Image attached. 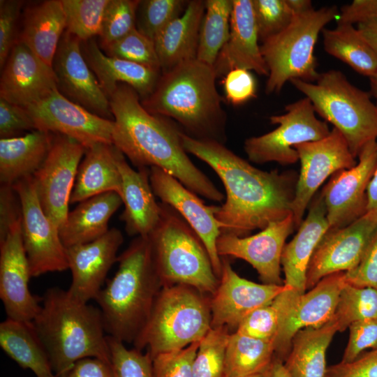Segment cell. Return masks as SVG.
<instances>
[{"label": "cell", "mask_w": 377, "mask_h": 377, "mask_svg": "<svg viewBox=\"0 0 377 377\" xmlns=\"http://www.w3.org/2000/svg\"><path fill=\"white\" fill-rule=\"evenodd\" d=\"M117 152V147L107 143H98L86 149L77 170L70 204L108 192H116L121 198Z\"/></svg>", "instance_id": "4dcf8cb0"}, {"label": "cell", "mask_w": 377, "mask_h": 377, "mask_svg": "<svg viewBox=\"0 0 377 377\" xmlns=\"http://www.w3.org/2000/svg\"><path fill=\"white\" fill-rule=\"evenodd\" d=\"M370 79V94L376 99L377 105V75Z\"/></svg>", "instance_id": "be15d7a7"}, {"label": "cell", "mask_w": 377, "mask_h": 377, "mask_svg": "<svg viewBox=\"0 0 377 377\" xmlns=\"http://www.w3.org/2000/svg\"><path fill=\"white\" fill-rule=\"evenodd\" d=\"M226 98L233 105H240L256 96V82L251 71L237 68L223 77Z\"/></svg>", "instance_id": "f5cc1de1"}, {"label": "cell", "mask_w": 377, "mask_h": 377, "mask_svg": "<svg viewBox=\"0 0 377 377\" xmlns=\"http://www.w3.org/2000/svg\"><path fill=\"white\" fill-rule=\"evenodd\" d=\"M345 278L348 284L377 289V233L360 263L345 272Z\"/></svg>", "instance_id": "11a10c76"}, {"label": "cell", "mask_w": 377, "mask_h": 377, "mask_svg": "<svg viewBox=\"0 0 377 377\" xmlns=\"http://www.w3.org/2000/svg\"><path fill=\"white\" fill-rule=\"evenodd\" d=\"M302 294L286 286V288L271 303L249 313L240 323L235 332L255 339L274 341L283 318L294 307Z\"/></svg>", "instance_id": "74e56055"}, {"label": "cell", "mask_w": 377, "mask_h": 377, "mask_svg": "<svg viewBox=\"0 0 377 377\" xmlns=\"http://www.w3.org/2000/svg\"><path fill=\"white\" fill-rule=\"evenodd\" d=\"M36 130L71 138L86 149L98 143L112 144L114 121L99 117L70 101L57 88L25 108Z\"/></svg>", "instance_id": "9a60e30c"}, {"label": "cell", "mask_w": 377, "mask_h": 377, "mask_svg": "<svg viewBox=\"0 0 377 377\" xmlns=\"http://www.w3.org/2000/svg\"><path fill=\"white\" fill-rule=\"evenodd\" d=\"M117 162L121 177V199L124 205L121 220L128 235L147 237L160 218V205L151 186L149 168L135 170L119 149Z\"/></svg>", "instance_id": "484cf974"}, {"label": "cell", "mask_w": 377, "mask_h": 377, "mask_svg": "<svg viewBox=\"0 0 377 377\" xmlns=\"http://www.w3.org/2000/svg\"><path fill=\"white\" fill-rule=\"evenodd\" d=\"M258 41L252 0H232L229 36L213 66L217 77L237 68L267 77L269 70Z\"/></svg>", "instance_id": "d4e9b609"}, {"label": "cell", "mask_w": 377, "mask_h": 377, "mask_svg": "<svg viewBox=\"0 0 377 377\" xmlns=\"http://www.w3.org/2000/svg\"><path fill=\"white\" fill-rule=\"evenodd\" d=\"M328 228L326 207L319 192L310 202L307 216L297 228L296 235L283 248L281 267L285 275L284 285L302 293L306 292V275L309 262Z\"/></svg>", "instance_id": "4316f807"}, {"label": "cell", "mask_w": 377, "mask_h": 377, "mask_svg": "<svg viewBox=\"0 0 377 377\" xmlns=\"http://www.w3.org/2000/svg\"><path fill=\"white\" fill-rule=\"evenodd\" d=\"M24 1H0V66L2 68L18 40V22Z\"/></svg>", "instance_id": "681fc988"}, {"label": "cell", "mask_w": 377, "mask_h": 377, "mask_svg": "<svg viewBox=\"0 0 377 377\" xmlns=\"http://www.w3.org/2000/svg\"><path fill=\"white\" fill-rule=\"evenodd\" d=\"M0 346L20 367L31 370L36 377H56L32 321L7 318L1 322Z\"/></svg>", "instance_id": "e575fe53"}, {"label": "cell", "mask_w": 377, "mask_h": 377, "mask_svg": "<svg viewBox=\"0 0 377 377\" xmlns=\"http://www.w3.org/2000/svg\"><path fill=\"white\" fill-rule=\"evenodd\" d=\"M112 57L161 70L154 42L135 28L125 36L103 48Z\"/></svg>", "instance_id": "bcb514c9"}, {"label": "cell", "mask_w": 377, "mask_h": 377, "mask_svg": "<svg viewBox=\"0 0 377 377\" xmlns=\"http://www.w3.org/2000/svg\"><path fill=\"white\" fill-rule=\"evenodd\" d=\"M32 277L22 235V217L0 242V298L7 318L33 321L40 309L41 297L31 293Z\"/></svg>", "instance_id": "d6986e66"}, {"label": "cell", "mask_w": 377, "mask_h": 377, "mask_svg": "<svg viewBox=\"0 0 377 377\" xmlns=\"http://www.w3.org/2000/svg\"><path fill=\"white\" fill-rule=\"evenodd\" d=\"M294 15L300 14L312 9V2L310 0H286Z\"/></svg>", "instance_id": "6125c7cd"}, {"label": "cell", "mask_w": 377, "mask_h": 377, "mask_svg": "<svg viewBox=\"0 0 377 377\" xmlns=\"http://www.w3.org/2000/svg\"><path fill=\"white\" fill-rule=\"evenodd\" d=\"M377 318V289L346 283L332 319L339 332H343L353 323Z\"/></svg>", "instance_id": "ab89813d"}, {"label": "cell", "mask_w": 377, "mask_h": 377, "mask_svg": "<svg viewBox=\"0 0 377 377\" xmlns=\"http://www.w3.org/2000/svg\"><path fill=\"white\" fill-rule=\"evenodd\" d=\"M53 134L34 130L24 135L0 138V182L13 186L33 176L45 161Z\"/></svg>", "instance_id": "d6a6232c"}, {"label": "cell", "mask_w": 377, "mask_h": 377, "mask_svg": "<svg viewBox=\"0 0 377 377\" xmlns=\"http://www.w3.org/2000/svg\"><path fill=\"white\" fill-rule=\"evenodd\" d=\"M357 158L353 168L333 174L320 191L328 230L345 227L367 212V189L377 166V141L367 143Z\"/></svg>", "instance_id": "2e32d148"}, {"label": "cell", "mask_w": 377, "mask_h": 377, "mask_svg": "<svg viewBox=\"0 0 377 377\" xmlns=\"http://www.w3.org/2000/svg\"><path fill=\"white\" fill-rule=\"evenodd\" d=\"M205 10V1H188L182 15L156 36L154 45L162 73L196 59Z\"/></svg>", "instance_id": "f1b7e54d"}, {"label": "cell", "mask_w": 377, "mask_h": 377, "mask_svg": "<svg viewBox=\"0 0 377 377\" xmlns=\"http://www.w3.org/2000/svg\"><path fill=\"white\" fill-rule=\"evenodd\" d=\"M213 66L197 59L163 72L152 93L141 100L151 114L177 121L188 136L225 145L227 114Z\"/></svg>", "instance_id": "3957f363"}, {"label": "cell", "mask_w": 377, "mask_h": 377, "mask_svg": "<svg viewBox=\"0 0 377 377\" xmlns=\"http://www.w3.org/2000/svg\"><path fill=\"white\" fill-rule=\"evenodd\" d=\"M22 217L20 200L13 186H0V242H2L12 225Z\"/></svg>", "instance_id": "9f6ffc18"}, {"label": "cell", "mask_w": 377, "mask_h": 377, "mask_svg": "<svg viewBox=\"0 0 377 377\" xmlns=\"http://www.w3.org/2000/svg\"><path fill=\"white\" fill-rule=\"evenodd\" d=\"M113 115L112 145L138 168H158L188 189L215 202L224 195L188 156L181 132L165 117L149 113L138 93L119 84L109 98Z\"/></svg>", "instance_id": "7a4b0ae2"}, {"label": "cell", "mask_w": 377, "mask_h": 377, "mask_svg": "<svg viewBox=\"0 0 377 377\" xmlns=\"http://www.w3.org/2000/svg\"><path fill=\"white\" fill-rule=\"evenodd\" d=\"M81 46L89 66L108 98L118 84H125L143 100L152 93L161 75V70L107 55L94 38L82 42Z\"/></svg>", "instance_id": "83f0119b"}, {"label": "cell", "mask_w": 377, "mask_h": 377, "mask_svg": "<svg viewBox=\"0 0 377 377\" xmlns=\"http://www.w3.org/2000/svg\"><path fill=\"white\" fill-rule=\"evenodd\" d=\"M294 149L301 164L292 205L295 228L297 229L306 209L326 179L339 170L353 168L357 161L343 135L334 127L324 138L297 145Z\"/></svg>", "instance_id": "4fadbf2b"}, {"label": "cell", "mask_w": 377, "mask_h": 377, "mask_svg": "<svg viewBox=\"0 0 377 377\" xmlns=\"http://www.w3.org/2000/svg\"><path fill=\"white\" fill-rule=\"evenodd\" d=\"M232 0H206L196 59L214 66L230 34Z\"/></svg>", "instance_id": "f35d334b"}, {"label": "cell", "mask_w": 377, "mask_h": 377, "mask_svg": "<svg viewBox=\"0 0 377 377\" xmlns=\"http://www.w3.org/2000/svg\"><path fill=\"white\" fill-rule=\"evenodd\" d=\"M122 204L121 196L116 192L104 193L79 202L68 212L59 229L65 247L87 244L107 233L110 218Z\"/></svg>", "instance_id": "1f68e13d"}, {"label": "cell", "mask_w": 377, "mask_h": 377, "mask_svg": "<svg viewBox=\"0 0 377 377\" xmlns=\"http://www.w3.org/2000/svg\"><path fill=\"white\" fill-rule=\"evenodd\" d=\"M210 297L187 285L163 286L134 348L153 359L200 342L212 328Z\"/></svg>", "instance_id": "52a82bcc"}, {"label": "cell", "mask_w": 377, "mask_h": 377, "mask_svg": "<svg viewBox=\"0 0 377 377\" xmlns=\"http://www.w3.org/2000/svg\"><path fill=\"white\" fill-rule=\"evenodd\" d=\"M265 377H291L287 371L284 363L281 360L274 358L267 369L264 373Z\"/></svg>", "instance_id": "94428289"}, {"label": "cell", "mask_w": 377, "mask_h": 377, "mask_svg": "<svg viewBox=\"0 0 377 377\" xmlns=\"http://www.w3.org/2000/svg\"><path fill=\"white\" fill-rule=\"evenodd\" d=\"M41 302L32 323L56 376L85 357L111 363L99 308L76 300L68 290L58 287L48 288Z\"/></svg>", "instance_id": "277c9868"}, {"label": "cell", "mask_w": 377, "mask_h": 377, "mask_svg": "<svg viewBox=\"0 0 377 377\" xmlns=\"http://www.w3.org/2000/svg\"><path fill=\"white\" fill-rule=\"evenodd\" d=\"M230 333L226 327L209 330L199 343L192 366L193 377H226V350Z\"/></svg>", "instance_id": "60d3db41"}, {"label": "cell", "mask_w": 377, "mask_h": 377, "mask_svg": "<svg viewBox=\"0 0 377 377\" xmlns=\"http://www.w3.org/2000/svg\"><path fill=\"white\" fill-rule=\"evenodd\" d=\"M219 286L210 297L212 327H226L236 331L240 323L252 311L267 305L286 286L257 283L247 280L232 268L226 258Z\"/></svg>", "instance_id": "44dd1931"}, {"label": "cell", "mask_w": 377, "mask_h": 377, "mask_svg": "<svg viewBox=\"0 0 377 377\" xmlns=\"http://www.w3.org/2000/svg\"><path fill=\"white\" fill-rule=\"evenodd\" d=\"M259 41L283 31L295 15L286 0H252Z\"/></svg>", "instance_id": "7dc6e473"}, {"label": "cell", "mask_w": 377, "mask_h": 377, "mask_svg": "<svg viewBox=\"0 0 377 377\" xmlns=\"http://www.w3.org/2000/svg\"><path fill=\"white\" fill-rule=\"evenodd\" d=\"M81 45L78 38L65 31L52 63L57 89L92 113L113 120L109 98L89 66Z\"/></svg>", "instance_id": "e0dca14e"}, {"label": "cell", "mask_w": 377, "mask_h": 377, "mask_svg": "<svg viewBox=\"0 0 377 377\" xmlns=\"http://www.w3.org/2000/svg\"><path fill=\"white\" fill-rule=\"evenodd\" d=\"M118 269L94 300L107 335L133 343L163 288L148 237L138 236L118 256Z\"/></svg>", "instance_id": "5b68a950"}, {"label": "cell", "mask_w": 377, "mask_h": 377, "mask_svg": "<svg viewBox=\"0 0 377 377\" xmlns=\"http://www.w3.org/2000/svg\"><path fill=\"white\" fill-rule=\"evenodd\" d=\"M56 377H114L111 363L96 357L77 361L68 371Z\"/></svg>", "instance_id": "6f0895ef"}, {"label": "cell", "mask_w": 377, "mask_h": 377, "mask_svg": "<svg viewBox=\"0 0 377 377\" xmlns=\"http://www.w3.org/2000/svg\"><path fill=\"white\" fill-rule=\"evenodd\" d=\"M57 87L52 66L17 40L1 68L0 98L27 108Z\"/></svg>", "instance_id": "cb8c5ba5"}, {"label": "cell", "mask_w": 377, "mask_h": 377, "mask_svg": "<svg viewBox=\"0 0 377 377\" xmlns=\"http://www.w3.org/2000/svg\"><path fill=\"white\" fill-rule=\"evenodd\" d=\"M199 343L153 357L154 377H193L192 366Z\"/></svg>", "instance_id": "c3c4849f"}, {"label": "cell", "mask_w": 377, "mask_h": 377, "mask_svg": "<svg viewBox=\"0 0 377 377\" xmlns=\"http://www.w3.org/2000/svg\"><path fill=\"white\" fill-rule=\"evenodd\" d=\"M139 0H109L102 21V48L125 36L135 28Z\"/></svg>", "instance_id": "ee69618b"}, {"label": "cell", "mask_w": 377, "mask_h": 377, "mask_svg": "<svg viewBox=\"0 0 377 377\" xmlns=\"http://www.w3.org/2000/svg\"><path fill=\"white\" fill-rule=\"evenodd\" d=\"M285 110V114L269 117L271 124L277 125L275 129L245 140L244 150L250 161L293 164L299 161L295 145L318 140L330 134L327 123L317 118L308 98L287 105Z\"/></svg>", "instance_id": "30bf717a"}, {"label": "cell", "mask_w": 377, "mask_h": 377, "mask_svg": "<svg viewBox=\"0 0 377 377\" xmlns=\"http://www.w3.org/2000/svg\"><path fill=\"white\" fill-rule=\"evenodd\" d=\"M68 32L82 42L99 36L109 0H61Z\"/></svg>", "instance_id": "b9f144b4"}, {"label": "cell", "mask_w": 377, "mask_h": 377, "mask_svg": "<svg viewBox=\"0 0 377 377\" xmlns=\"http://www.w3.org/2000/svg\"><path fill=\"white\" fill-rule=\"evenodd\" d=\"M18 40L49 66L66 29L61 0H45L27 6L23 10Z\"/></svg>", "instance_id": "f546056e"}, {"label": "cell", "mask_w": 377, "mask_h": 377, "mask_svg": "<svg viewBox=\"0 0 377 377\" xmlns=\"http://www.w3.org/2000/svg\"><path fill=\"white\" fill-rule=\"evenodd\" d=\"M34 121L27 110L0 98V138L22 136L26 131H34Z\"/></svg>", "instance_id": "816d5d0a"}, {"label": "cell", "mask_w": 377, "mask_h": 377, "mask_svg": "<svg viewBox=\"0 0 377 377\" xmlns=\"http://www.w3.org/2000/svg\"><path fill=\"white\" fill-rule=\"evenodd\" d=\"M376 233L377 209L367 211L345 227L327 231L309 262L306 290L311 289L330 274L354 269Z\"/></svg>", "instance_id": "5bb4252c"}, {"label": "cell", "mask_w": 377, "mask_h": 377, "mask_svg": "<svg viewBox=\"0 0 377 377\" xmlns=\"http://www.w3.org/2000/svg\"><path fill=\"white\" fill-rule=\"evenodd\" d=\"M290 83L311 102L316 113L343 135L356 158L377 139V105L371 94L353 84L340 71L319 74L316 82L293 79Z\"/></svg>", "instance_id": "ba28073f"}, {"label": "cell", "mask_w": 377, "mask_h": 377, "mask_svg": "<svg viewBox=\"0 0 377 377\" xmlns=\"http://www.w3.org/2000/svg\"><path fill=\"white\" fill-rule=\"evenodd\" d=\"M114 377H154L153 359L147 351L128 349L124 343L107 336Z\"/></svg>", "instance_id": "f6af8a7d"}, {"label": "cell", "mask_w": 377, "mask_h": 377, "mask_svg": "<svg viewBox=\"0 0 377 377\" xmlns=\"http://www.w3.org/2000/svg\"><path fill=\"white\" fill-rule=\"evenodd\" d=\"M274 356V341L231 332L226 350V377L264 374Z\"/></svg>", "instance_id": "8d00e7d4"}, {"label": "cell", "mask_w": 377, "mask_h": 377, "mask_svg": "<svg viewBox=\"0 0 377 377\" xmlns=\"http://www.w3.org/2000/svg\"><path fill=\"white\" fill-rule=\"evenodd\" d=\"M377 209V166L367 189V212Z\"/></svg>", "instance_id": "91938a15"}, {"label": "cell", "mask_w": 377, "mask_h": 377, "mask_svg": "<svg viewBox=\"0 0 377 377\" xmlns=\"http://www.w3.org/2000/svg\"><path fill=\"white\" fill-rule=\"evenodd\" d=\"M321 33L328 54L362 75H377V54L353 24L337 23L334 29L324 28Z\"/></svg>", "instance_id": "d590c367"}, {"label": "cell", "mask_w": 377, "mask_h": 377, "mask_svg": "<svg viewBox=\"0 0 377 377\" xmlns=\"http://www.w3.org/2000/svg\"><path fill=\"white\" fill-rule=\"evenodd\" d=\"M357 30L377 54V15L357 24Z\"/></svg>", "instance_id": "680465c9"}, {"label": "cell", "mask_w": 377, "mask_h": 377, "mask_svg": "<svg viewBox=\"0 0 377 377\" xmlns=\"http://www.w3.org/2000/svg\"><path fill=\"white\" fill-rule=\"evenodd\" d=\"M348 329V341L341 362H351L367 350L377 348V318L355 322Z\"/></svg>", "instance_id": "f907efd6"}, {"label": "cell", "mask_w": 377, "mask_h": 377, "mask_svg": "<svg viewBox=\"0 0 377 377\" xmlns=\"http://www.w3.org/2000/svg\"><path fill=\"white\" fill-rule=\"evenodd\" d=\"M336 6L312 8L295 15L280 33L265 40L260 50L269 70L265 93H279L287 82L298 79L313 82L319 73L314 47L325 26L337 19Z\"/></svg>", "instance_id": "9c48e42d"}, {"label": "cell", "mask_w": 377, "mask_h": 377, "mask_svg": "<svg viewBox=\"0 0 377 377\" xmlns=\"http://www.w3.org/2000/svg\"><path fill=\"white\" fill-rule=\"evenodd\" d=\"M346 283L345 272H336L323 278L300 296L283 318L274 341L276 358L284 362L292 339L298 331L322 326L332 318Z\"/></svg>", "instance_id": "7402d4cb"}, {"label": "cell", "mask_w": 377, "mask_h": 377, "mask_svg": "<svg viewBox=\"0 0 377 377\" xmlns=\"http://www.w3.org/2000/svg\"><path fill=\"white\" fill-rule=\"evenodd\" d=\"M86 149L71 138L53 134L48 154L32 176L40 206L58 229L69 212L71 195Z\"/></svg>", "instance_id": "7c38bea8"}, {"label": "cell", "mask_w": 377, "mask_h": 377, "mask_svg": "<svg viewBox=\"0 0 377 377\" xmlns=\"http://www.w3.org/2000/svg\"><path fill=\"white\" fill-rule=\"evenodd\" d=\"M181 139L186 151L206 163L224 186L226 199L215 214L221 234L249 236L293 214L297 173L260 170L216 141L196 140L183 131Z\"/></svg>", "instance_id": "6da1fadb"}, {"label": "cell", "mask_w": 377, "mask_h": 377, "mask_svg": "<svg viewBox=\"0 0 377 377\" xmlns=\"http://www.w3.org/2000/svg\"><path fill=\"white\" fill-rule=\"evenodd\" d=\"M22 207V235L32 277L68 269L66 248L58 228L43 210L33 177L13 185Z\"/></svg>", "instance_id": "8fae6325"}, {"label": "cell", "mask_w": 377, "mask_h": 377, "mask_svg": "<svg viewBox=\"0 0 377 377\" xmlns=\"http://www.w3.org/2000/svg\"><path fill=\"white\" fill-rule=\"evenodd\" d=\"M149 180L154 194L177 212L200 237L219 279L222 259L217 253L216 241L221 232L215 216L219 206L206 205L196 193L158 168H149Z\"/></svg>", "instance_id": "ffe728a7"}, {"label": "cell", "mask_w": 377, "mask_h": 377, "mask_svg": "<svg viewBox=\"0 0 377 377\" xmlns=\"http://www.w3.org/2000/svg\"><path fill=\"white\" fill-rule=\"evenodd\" d=\"M124 237L116 228L91 242L66 248L72 282L67 290L76 300L87 303L94 300L102 288L107 274L115 262Z\"/></svg>", "instance_id": "603a6c76"}, {"label": "cell", "mask_w": 377, "mask_h": 377, "mask_svg": "<svg viewBox=\"0 0 377 377\" xmlns=\"http://www.w3.org/2000/svg\"><path fill=\"white\" fill-rule=\"evenodd\" d=\"M188 1L142 0L136 13L135 29L154 42L158 34L182 15Z\"/></svg>", "instance_id": "7bdbcfd3"}, {"label": "cell", "mask_w": 377, "mask_h": 377, "mask_svg": "<svg viewBox=\"0 0 377 377\" xmlns=\"http://www.w3.org/2000/svg\"><path fill=\"white\" fill-rule=\"evenodd\" d=\"M246 377H265V375L264 374H258L251 375Z\"/></svg>", "instance_id": "e7e4bbea"}, {"label": "cell", "mask_w": 377, "mask_h": 377, "mask_svg": "<svg viewBox=\"0 0 377 377\" xmlns=\"http://www.w3.org/2000/svg\"><path fill=\"white\" fill-rule=\"evenodd\" d=\"M337 332L332 318L322 326L298 331L283 362L291 377H325L327 350Z\"/></svg>", "instance_id": "836d02e7"}, {"label": "cell", "mask_w": 377, "mask_h": 377, "mask_svg": "<svg viewBox=\"0 0 377 377\" xmlns=\"http://www.w3.org/2000/svg\"><path fill=\"white\" fill-rule=\"evenodd\" d=\"M295 229L293 215L269 223L257 234L237 237L221 234L216 250L221 258L231 256L249 263L263 283L283 285L281 276V256L288 237Z\"/></svg>", "instance_id": "ac0fdd59"}, {"label": "cell", "mask_w": 377, "mask_h": 377, "mask_svg": "<svg viewBox=\"0 0 377 377\" xmlns=\"http://www.w3.org/2000/svg\"><path fill=\"white\" fill-rule=\"evenodd\" d=\"M159 205L158 222L147 237L163 286L187 285L212 296L219 279L202 239L172 207Z\"/></svg>", "instance_id": "8992f818"}, {"label": "cell", "mask_w": 377, "mask_h": 377, "mask_svg": "<svg viewBox=\"0 0 377 377\" xmlns=\"http://www.w3.org/2000/svg\"><path fill=\"white\" fill-rule=\"evenodd\" d=\"M325 377H377V348L367 351L349 362L327 367Z\"/></svg>", "instance_id": "db71d44e"}]
</instances>
